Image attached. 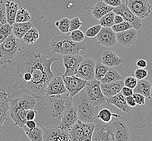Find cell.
I'll list each match as a JSON object with an SVG mask.
<instances>
[{
    "label": "cell",
    "instance_id": "cell-14",
    "mask_svg": "<svg viewBox=\"0 0 152 141\" xmlns=\"http://www.w3.org/2000/svg\"><path fill=\"white\" fill-rule=\"evenodd\" d=\"M63 77L67 92L72 98L85 87L87 81L76 76Z\"/></svg>",
    "mask_w": 152,
    "mask_h": 141
},
{
    "label": "cell",
    "instance_id": "cell-35",
    "mask_svg": "<svg viewBox=\"0 0 152 141\" xmlns=\"http://www.w3.org/2000/svg\"><path fill=\"white\" fill-rule=\"evenodd\" d=\"M31 20L30 12L25 8H20L18 9L16 15L15 22L23 23L29 21Z\"/></svg>",
    "mask_w": 152,
    "mask_h": 141
},
{
    "label": "cell",
    "instance_id": "cell-48",
    "mask_svg": "<svg viewBox=\"0 0 152 141\" xmlns=\"http://www.w3.org/2000/svg\"><path fill=\"white\" fill-rule=\"evenodd\" d=\"M122 93L123 94V95L126 97H128V96H130V95H133V94L134 93L133 92V89L129 88L128 87L124 86L121 90Z\"/></svg>",
    "mask_w": 152,
    "mask_h": 141
},
{
    "label": "cell",
    "instance_id": "cell-30",
    "mask_svg": "<svg viewBox=\"0 0 152 141\" xmlns=\"http://www.w3.org/2000/svg\"><path fill=\"white\" fill-rule=\"evenodd\" d=\"M22 128L25 134L27 136L28 138L31 141H42V129L39 126H37L33 129L28 128L27 126L24 125Z\"/></svg>",
    "mask_w": 152,
    "mask_h": 141
},
{
    "label": "cell",
    "instance_id": "cell-5",
    "mask_svg": "<svg viewBox=\"0 0 152 141\" xmlns=\"http://www.w3.org/2000/svg\"><path fill=\"white\" fill-rule=\"evenodd\" d=\"M20 40L13 34L10 35L0 44V65L4 69L14 66L15 59L21 51Z\"/></svg>",
    "mask_w": 152,
    "mask_h": 141
},
{
    "label": "cell",
    "instance_id": "cell-43",
    "mask_svg": "<svg viewBox=\"0 0 152 141\" xmlns=\"http://www.w3.org/2000/svg\"><path fill=\"white\" fill-rule=\"evenodd\" d=\"M137 80L135 77L133 76H128L124 80V85L132 89H134L137 86Z\"/></svg>",
    "mask_w": 152,
    "mask_h": 141
},
{
    "label": "cell",
    "instance_id": "cell-28",
    "mask_svg": "<svg viewBox=\"0 0 152 141\" xmlns=\"http://www.w3.org/2000/svg\"><path fill=\"white\" fill-rule=\"evenodd\" d=\"M32 23L30 21L16 23L12 25V34L18 39H22L25 34L32 27Z\"/></svg>",
    "mask_w": 152,
    "mask_h": 141
},
{
    "label": "cell",
    "instance_id": "cell-10",
    "mask_svg": "<svg viewBox=\"0 0 152 141\" xmlns=\"http://www.w3.org/2000/svg\"><path fill=\"white\" fill-rule=\"evenodd\" d=\"M9 110L10 118L15 125L22 128L27 121L26 114L28 110H25L20 106L18 105L17 98L13 97L10 101Z\"/></svg>",
    "mask_w": 152,
    "mask_h": 141
},
{
    "label": "cell",
    "instance_id": "cell-9",
    "mask_svg": "<svg viewBox=\"0 0 152 141\" xmlns=\"http://www.w3.org/2000/svg\"><path fill=\"white\" fill-rule=\"evenodd\" d=\"M91 141H115L110 122L101 121L95 125Z\"/></svg>",
    "mask_w": 152,
    "mask_h": 141
},
{
    "label": "cell",
    "instance_id": "cell-32",
    "mask_svg": "<svg viewBox=\"0 0 152 141\" xmlns=\"http://www.w3.org/2000/svg\"><path fill=\"white\" fill-rule=\"evenodd\" d=\"M120 118L121 116L118 114H114L109 109L104 108L99 111L96 116V118L100 119L102 121L105 123H110L112 120L113 117Z\"/></svg>",
    "mask_w": 152,
    "mask_h": 141
},
{
    "label": "cell",
    "instance_id": "cell-42",
    "mask_svg": "<svg viewBox=\"0 0 152 141\" xmlns=\"http://www.w3.org/2000/svg\"><path fill=\"white\" fill-rule=\"evenodd\" d=\"M7 23L6 14V3L3 0H0V26Z\"/></svg>",
    "mask_w": 152,
    "mask_h": 141
},
{
    "label": "cell",
    "instance_id": "cell-52",
    "mask_svg": "<svg viewBox=\"0 0 152 141\" xmlns=\"http://www.w3.org/2000/svg\"><path fill=\"white\" fill-rule=\"evenodd\" d=\"M25 125L29 129H33L37 126V123L34 121V120H27L26 122Z\"/></svg>",
    "mask_w": 152,
    "mask_h": 141
},
{
    "label": "cell",
    "instance_id": "cell-37",
    "mask_svg": "<svg viewBox=\"0 0 152 141\" xmlns=\"http://www.w3.org/2000/svg\"><path fill=\"white\" fill-rule=\"evenodd\" d=\"M70 19L67 18H61V20L56 22L55 26L60 31L61 33L66 34L69 32Z\"/></svg>",
    "mask_w": 152,
    "mask_h": 141
},
{
    "label": "cell",
    "instance_id": "cell-36",
    "mask_svg": "<svg viewBox=\"0 0 152 141\" xmlns=\"http://www.w3.org/2000/svg\"><path fill=\"white\" fill-rule=\"evenodd\" d=\"M115 15V12L113 11L107 13L99 19V24L101 26V27H111L114 25V18Z\"/></svg>",
    "mask_w": 152,
    "mask_h": 141
},
{
    "label": "cell",
    "instance_id": "cell-12",
    "mask_svg": "<svg viewBox=\"0 0 152 141\" xmlns=\"http://www.w3.org/2000/svg\"><path fill=\"white\" fill-rule=\"evenodd\" d=\"M96 62L91 58L83 59L81 62L75 76L86 81L94 79Z\"/></svg>",
    "mask_w": 152,
    "mask_h": 141
},
{
    "label": "cell",
    "instance_id": "cell-44",
    "mask_svg": "<svg viewBox=\"0 0 152 141\" xmlns=\"http://www.w3.org/2000/svg\"><path fill=\"white\" fill-rule=\"evenodd\" d=\"M82 25V22L81 21L79 17H75L70 20V28L69 32L78 29Z\"/></svg>",
    "mask_w": 152,
    "mask_h": 141
},
{
    "label": "cell",
    "instance_id": "cell-23",
    "mask_svg": "<svg viewBox=\"0 0 152 141\" xmlns=\"http://www.w3.org/2000/svg\"><path fill=\"white\" fill-rule=\"evenodd\" d=\"M10 99L9 95L4 90H0V129L7 118V112L9 110Z\"/></svg>",
    "mask_w": 152,
    "mask_h": 141
},
{
    "label": "cell",
    "instance_id": "cell-27",
    "mask_svg": "<svg viewBox=\"0 0 152 141\" xmlns=\"http://www.w3.org/2000/svg\"><path fill=\"white\" fill-rule=\"evenodd\" d=\"M113 8L114 7L107 5L104 1H99L91 8V14L95 19L99 20L107 13L112 11Z\"/></svg>",
    "mask_w": 152,
    "mask_h": 141
},
{
    "label": "cell",
    "instance_id": "cell-3",
    "mask_svg": "<svg viewBox=\"0 0 152 141\" xmlns=\"http://www.w3.org/2000/svg\"><path fill=\"white\" fill-rule=\"evenodd\" d=\"M72 102L76 109L78 120L84 123L93 122L97 118L99 107L95 106L89 100L84 88L72 98Z\"/></svg>",
    "mask_w": 152,
    "mask_h": 141
},
{
    "label": "cell",
    "instance_id": "cell-4",
    "mask_svg": "<svg viewBox=\"0 0 152 141\" xmlns=\"http://www.w3.org/2000/svg\"><path fill=\"white\" fill-rule=\"evenodd\" d=\"M51 53L61 55L80 54L81 50L85 51L86 46L84 42L76 43L70 39L69 35L57 34L54 35L50 41Z\"/></svg>",
    "mask_w": 152,
    "mask_h": 141
},
{
    "label": "cell",
    "instance_id": "cell-25",
    "mask_svg": "<svg viewBox=\"0 0 152 141\" xmlns=\"http://www.w3.org/2000/svg\"><path fill=\"white\" fill-rule=\"evenodd\" d=\"M13 97L17 98L18 105L25 110L33 109L34 107L37 105L35 98L27 93H20Z\"/></svg>",
    "mask_w": 152,
    "mask_h": 141
},
{
    "label": "cell",
    "instance_id": "cell-46",
    "mask_svg": "<svg viewBox=\"0 0 152 141\" xmlns=\"http://www.w3.org/2000/svg\"><path fill=\"white\" fill-rule=\"evenodd\" d=\"M132 96L134 98V101H135V103L137 105H141L145 104L146 97L142 95H141L140 93H134Z\"/></svg>",
    "mask_w": 152,
    "mask_h": 141
},
{
    "label": "cell",
    "instance_id": "cell-31",
    "mask_svg": "<svg viewBox=\"0 0 152 141\" xmlns=\"http://www.w3.org/2000/svg\"><path fill=\"white\" fill-rule=\"evenodd\" d=\"M120 80H122V77L119 72L113 67H110L104 78L100 82L102 84H104L114 82Z\"/></svg>",
    "mask_w": 152,
    "mask_h": 141
},
{
    "label": "cell",
    "instance_id": "cell-29",
    "mask_svg": "<svg viewBox=\"0 0 152 141\" xmlns=\"http://www.w3.org/2000/svg\"><path fill=\"white\" fill-rule=\"evenodd\" d=\"M18 4L14 1H7L6 3L7 22L11 26L15 22L16 15L19 9Z\"/></svg>",
    "mask_w": 152,
    "mask_h": 141
},
{
    "label": "cell",
    "instance_id": "cell-50",
    "mask_svg": "<svg viewBox=\"0 0 152 141\" xmlns=\"http://www.w3.org/2000/svg\"><path fill=\"white\" fill-rule=\"evenodd\" d=\"M125 99H126V103H127V104H128L129 106L132 107L136 106L137 104L135 103V101H134V98L133 97L132 95L126 97Z\"/></svg>",
    "mask_w": 152,
    "mask_h": 141
},
{
    "label": "cell",
    "instance_id": "cell-53",
    "mask_svg": "<svg viewBox=\"0 0 152 141\" xmlns=\"http://www.w3.org/2000/svg\"><path fill=\"white\" fill-rule=\"evenodd\" d=\"M124 21V20L121 16L115 14V15L114 16V25L118 24Z\"/></svg>",
    "mask_w": 152,
    "mask_h": 141
},
{
    "label": "cell",
    "instance_id": "cell-22",
    "mask_svg": "<svg viewBox=\"0 0 152 141\" xmlns=\"http://www.w3.org/2000/svg\"><path fill=\"white\" fill-rule=\"evenodd\" d=\"M106 99L107 103L114 105L125 113H128L131 111V107L127 104L125 97L121 92L115 95L106 97Z\"/></svg>",
    "mask_w": 152,
    "mask_h": 141
},
{
    "label": "cell",
    "instance_id": "cell-16",
    "mask_svg": "<svg viewBox=\"0 0 152 141\" xmlns=\"http://www.w3.org/2000/svg\"><path fill=\"white\" fill-rule=\"evenodd\" d=\"M113 132L115 141L130 140V131L127 125L122 120L111 121Z\"/></svg>",
    "mask_w": 152,
    "mask_h": 141
},
{
    "label": "cell",
    "instance_id": "cell-26",
    "mask_svg": "<svg viewBox=\"0 0 152 141\" xmlns=\"http://www.w3.org/2000/svg\"><path fill=\"white\" fill-rule=\"evenodd\" d=\"M152 87V83L149 80L145 79L139 80H137V86L133 89V92L140 93L146 98L151 99Z\"/></svg>",
    "mask_w": 152,
    "mask_h": 141
},
{
    "label": "cell",
    "instance_id": "cell-41",
    "mask_svg": "<svg viewBox=\"0 0 152 141\" xmlns=\"http://www.w3.org/2000/svg\"><path fill=\"white\" fill-rule=\"evenodd\" d=\"M101 26L99 25H95L88 28L86 32V36L88 37H96L101 29Z\"/></svg>",
    "mask_w": 152,
    "mask_h": 141
},
{
    "label": "cell",
    "instance_id": "cell-24",
    "mask_svg": "<svg viewBox=\"0 0 152 141\" xmlns=\"http://www.w3.org/2000/svg\"><path fill=\"white\" fill-rule=\"evenodd\" d=\"M122 62V59L113 51H105L102 53L101 62L109 68L119 66L121 64Z\"/></svg>",
    "mask_w": 152,
    "mask_h": 141
},
{
    "label": "cell",
    "instance_id": "cell-17",
    "mask_svg": "<svg viewBox=\"0 0 152 141\" xmlns=\"http://www.w3.org/2000/svg\"><path fill=\"white\" fill-rule=\"evenodd\" d=\"M78 120L76 109L72 102L64 111L58 128L68 131Z\"/></svg>",
    "mask_w": 152,
    "mask_h": 141
},
{
    "label": "cell",
    "instance_id": "cell-39",
    "mask_svg": "<svg viewBox=\"0 0 152 141\" xmlns=\"http://www.w3.org/2000/svg\"><path fill=\"white\" fill-rule=\"evenodd\" d=\"M70 39L76 43H80L83 41L85 38V34L81 30L76 29L72 31L70 35Z\"/></svg>",
    "mask_w": 152,
    "mask_h": 141
},
{
    "label": "cell",
    "instance_id": "cell-34",
    "mask_svg": "<svg viewBox=\"0 0 152 141\" xmlns=\"http://www.w3.org/2000/svg\"><path fill=\"white\" fill-rule=\"evenodd\" d=\"M108 68V66L104 65L101 62H96L95 68V78L101 81L104 78Z\"/></svg>",
    "mask_w": 152,
    "mask_h": 141
},
{
    "label": "cell",
    "instance_id": "cell-49",
    "mask_svg": "<svg viewBox=\"0 0 152 141\" xmlns=\"http://www.w3.org/2000/svg\"><path fill=\"white\" fill-rule=\"evenodd\" d=\"M37 111L34 110L33 109L28 110L26 114V120H34L36 117Z\"/></svg>",
    "mask_w": 152,
    "mask_h": 141
},
{
    "label": "cell",
    "instance_id": "cell-15",
    "mask_svg": "<svg viewBox=\"0 0 152 141\" xmlns=\"http://www.w3.org/2000/svg\"><path fill=\"white\" fill-rule=\"evenodd\" d=\"M84 57L80 54L63 55V62L66 70L63 77L75 76L81 62Z\"/></svg>",
    "mask_w": 152,
    "mask_h": 141
},
{
    "label": "cell",
    "instance_id": "cell-20",
    "mask_svg": "<svg viewBox=\"0 0 152 141\" xmlns=\"http://www.w3.org/2000/svg\"><path fill=\"white\" fill-rule=\"evenodd\" d=\"M67 92L63 77H54L49 82L46 89V95H59Z\"/></svg>",
    "mask_w": 152,
    "mask_h": 141
},
{
    "label": "cell",
    "instance_id": "cell-54",
    "mask_svg": "<svg viewBox=\"0 0 152 141\" xmlns=\"http://www.w3.org/2000/svg\"><path fill=\"white\" fill-rule=\"evenodd\" d=\"M0 27H1V26H0Z\"/></svg>",
    "mask_w": 152,
    "mask_h": 141
},
{
    "label": "cell",
    "instance_id": "cell-13",
    "mask_svg": "<svg viewBox=\"0 0 152 141\" xmlns=\"http://www.w3.org/2000/svg\"><path fill=\"white\" fill-rule=\"evenodd\" d=\"M43 141H70L69 132L59 128H43Z\"/></svg>",
    "mask_w": 152,
    "mask_h": 141
},
{
    "label": "cell",
    "instance_id": "cell-6",
    "mask_svg": "<svg viewBox=\"0 0 152 141\" xmlns=\"http://www.w3.org/2000/svg\"><path fill=\"white\" fill-rule=\"evenodd\" d=\"M95 126L93 122L84 123L78 120L68 131L70 141H91Z\"/></svg>",
    "mask_w": 152,
    "mask_h": 141
},
{
    "label": "cell",
    "instance_id": "cell-11",
    "mask_svg": "<svg viewBox=\"0 0 152 141\" xmlns=\"http://www.w3.org/2000/svg\"><path fill=\"white\" fill-rule=\"evenodd\" d=\"M116 14L121 16L124 21H127L132 27L136 30L139 29L142 26V20L135 15L131 12L125 3H121L119 6L114 7L112 10Z\"/></svg>",
    "mask_w": 152,
    "mask_h": 141
},
{
    "label": "cell",
    "instance_id": "cell-8",
    "mask_svg": "<svg viewBox=\"0 0 152 141\" xmlns=\"http://www.w3.org/2000/svg\"><path fill=\"white\" fill-rule=\"evenodd\" d=\"M125 4L135 16L142 20L152 12V6L148 0H124Z\"/></svg>",
    "mask_w": 152,
    "mask_h": 141
},
{
    "label": "cell",
    "instance_id": "cell-51",
    "mask_svg": "<svg viewBox=\"0 0 152 141\" xmlns=\"http://www.w3.org/2000/svg\"><path fill=\"white\" fill-rule=\"evenodd\" d=\"M137 66L139 68H145L147 66V62L146 60L141 59L137 61Z\"/></svg>",
    "mask_w": 152,
    "mask_h": 141
},
{
    "label": "cell",
    "instance_id": "cell-1",
    "mask_svg": "<svg viewBox=\"0 0 152 141\" xmlns=\"http://www.w3.org/2000/svg\"><path fill=\"white\" fill-rule=\"evenodd\" d=\"M20 52L24 59L21 62H15V75L10 95L13 97L24 93L41 99L46 95L49 82L55 76L51 70L52 64L58 59L27 50Z\"/></svg>",
    "mask_w": 152,
    "mask_h": 141
},
{
    "label": "cell",
    "instance_id": "cell-19",
    "mask_svg": "<svg viewBox=\"0 0 152 141\" xmlns=\"http://www.w3.org/2000/svg\"><path fill=\"white\" fill-rule=\"evenodd\" d=\"M116 41L120 45L129 47L136 43L137 39V30L133 28L116 33Z\"/></svg>",
    "mask_w": 152,
    "mask_h": 141
},
{
    "label": "cell",
    "instance_id": "cell-45",
    "mask_svg": "<svg viewBox=\"0 0 152 141\" xmlns=\"http://www.w3.org/2000/svg\"><path fill=\"white\" fill-rule=\"evenodd\" d=\"M148 74V71L142 68H138L134 72V76L137 78V80L145 79L147 77Z\"/></svg>",
    "mask_w": 152,
    "mask_h": 141
},
{
    "label": "cell",
    "instance_id": "cell-38",
    "mask_svg": "<svg viewBox=\"0 0 152 141\" xmlns=\"http://www.w3.org/2000/svg\"><path fill=\"white\" fill-rule=\"evenodd\" d=\"M12 34V26L6 23L0 27V44Z\"/></svg>",
    "mask_w": 152,
    "mask_h": 141
},
{
    "label": "cell",
    "instance_id": "cell-33",
    "mask_svg": "<svg viewBox=\"0 0 152 141\" xmlns=\"http://www.w3.org/2000/svg\"><path fill=\"white\" fill-rule=\"evenodd\" d=\"M39 38V33L36 28H31L22 37L24 43L28 45H33Z\"/></svg>",
    "mask_w": 152,
    "mask_h": 141
},
{
    "label": "cell",
    "instance_id": "cell-40",
    "mask_svg": "<svg viewBox=\"0 0 152 141\" xmlns=\"http://www.w3.org/2000/svg\"><path fill=\"white\" fill-rule=\"evenodd\" d=\"M131 28H132V27L131 24L126 21H124L118 24L113 25L111 27L113 31H114L115 33H118L122 31H126L130 29Z\"/></svg>",
    "mask_w": 152,
    "mask_h": 141
},
{
    "label": "cell",
    "instance_id": "cell-2",
    "mask_svg": "<svg viewBox=\"0 0 152 141\" xmlns=\"http://www.w3.org/2000/svg\"><path fill=\"white\" fill-rule=\"evenodd\" d=\"M72 103L68 92L59 95H45L40 99L37 111L40 120L47 128H58L67 106Z\"/></svg>",
    "mask_w": 152,
    "mask_h": 141
},
{
    "label": "cell",
    "instance_id": "cell-18",
    "mask_svg": "<svg viewBox=\"0 0 152 141\" xmlns=\"http://www.w3.org/2000/svg\"><path fill=\"white\" fill-rule=\"evenodd\" d=\"M96 38L98 43L107 48L112 47L117 43L116 33L113 31L111 27H102Z\"/></svg>",
    "mask_w": 152,
    "mask_h": 141
},
{
    "label": "cell",
    "instance_id": "cell-7",
    "mask_svg": "<svg viewBox=\"0 0 152 141\" xmlns=\"http://www.w3.org/2000/svg\"><path fill=\"white\" fill-rule=\"evenodd\" d=\"M101 83L100 81L94 78L88 81L84 87L89 100L92 104L96 107H99L107 103L106 97L101 89Z\"/></svg>",
    "mask_w": 152,
    "mask_h": 141
},
{
    "label": "cell",
    "instance_id": "cell-47",
    "mask_svg": "<svg viewBox=\"0 0 152 141\" xmlns=\"http://www.w3.org/2000/svg\"><path fill=\"white\" fill-rule=\"evenodd\" d=\"M107 5L113 7L119 6L122 3L121 0H103Z\"/></svg>",
    "mask_w": 152,
    "mask_h": 141
},
{
    "label": "cell",
    "instance_id": "cell-21",
    "mask_svg": "<svg viewBox=\"0 0 152 141\" xmlns=\"http://www.w3.org/2000/svg\"><path fill=\"white\" fill-rule=\"evenodd\" d=\"M124 85V80H120L110 83H101V89L104 95L107 97H110L115 95L119 92L121 91Z\"/></svg>",
    "mask_w": 152,
    "mask_h": 141
}]
</instances>
